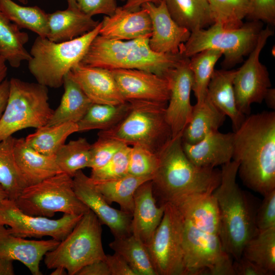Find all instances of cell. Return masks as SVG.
<instances>
[{
    "instance_id": "obj_1",
    "label": "cell",
    "mask_w": 275,
    "mask_h": 275,
    "mask_svg": "<svg viewBox=\"0 0 275 275\" xmlns=\"http://www.w3.org/2000/svg\"><path fill=\"white\" fill-rule=\"evenodd\" d=\"M234 132L232 160L243 184L263 196L275 189V113L251 115Z\"/></svg>"
},
{
    "instance_id": "obj_2",
    "label": "cell",
    "mask_w": 275,
    "mask_h": 275,
    "mask_svg": "<svg viewBox=\"0 0 275 275\" xmlns=\"http://www.w3.org/2000/svg\"><path fill=\"white\" fill-rule=\"evenodd\" d=\"M159 163L152 179L158 206L195 193L213 192L221 182V171L191 162L182 148V134L172 138L158 152Z\"/></svg>"
},
{
    "instance_id": "obj_3",
    "label": "cell",
    "mask_w": 275,
    "mask_h": 275,
    "mask_svg": "<svg viewBox=\"0 0 275 275\" xmlns=\"http://www.w3.org/2000/svg\"><path fill=\"white\" fill-rule=\"evenodd\" d=\"M238 165L234 160L222 165L220 183L213 191L220 215L219 237L234 260L241 257L245 245L257 232L256 212L236 182Z\"/></svg>"
},
{
    "instance_id": "obj_4",
    "label": "cell",
    "mask_w": 275,
    "mask_h": 275,
    "mask_svg": "<svg viewBox=\"0 0 275 275\" xmlns=\"http://www.w3.org/2000/svg\"><path fill=\"white\" fill-rule=\"evenodd\" d=\"M150 37L125 41L110 39L98 35L91 42L80 63L109 70H143L165 77L183 57L181 53L154 51L149 45Z\"/></svg>"
},
{
    "instance_id": "obj_5",
    "label": "cell",
    "mask_w": 275,
    "mask_h": 275,
    "mask_svg": "<svg viewBox=\"0 0 275 275\" xmlns=\"http://www.w3.org/2000/svg\"><path fill=\"white\" fill-rule=\"evenodd\" d=\"M101 22L92 31L71 40L54 42L38 36L30 50L28 68L37 82L58 88L65 76L80 63L91 42L99 34Z\"/></svg>"
},
{
    "instance_id": "obj_6",
    "label": "cell",
    "mask_w": 275,
    "mask_h": 275,
    "mask_svg": "<svg viewBox=\"0 0 275 275\" xmlns=\"http://www.w3.org/2000/svg\"><path fill=\"white\" fill-rule=\"evenodd\" d=\"M125 118L112 128L99 131L98 135L133 146L140 145L158 153L172 139L167 122V105L150 101H132Z\"/></svg>"
},
{
    "instance_id": "obj_7",
    "label": "cell",
    "mask_w": 275,
    "mask_h": 275,
    "mask_svg": "<svg viewBox=\"0 0 275 275\" xmlns=\"http://www.w3.org/2000/svg\"><path fill=\"white\" fill-rule=\"evenodd\" d=\"M9 84L7 103L0 120V141L19 130L46 125L53 112L47 87L14 77Z\"/></svg>"
},
{
    "instance_id": "obj_8",
    "label": "cell",
    "mask_w": 275,
    "mask_h": 275,
    "mask_svg": "<svg viewBox=\"0 0 275 275\" xmlns=\"http://www.w3.org/2000/svg\"><path fill=\"white\" fill-rule=\"evenodd\" d=\"M101 223L90 210L83 214L72 231L54 249L44 256L48 269L62 267L69 275H76L84 266L104 260Z\"/></svg>"
},
{
    "instance_id": "obj_9",
    "label": "cell",
    "mask_w": 275,
    "mask_h": 275,
    "mask_svg": "<svg viewBox=\"0 0 275 275\" xmlns=\"http://www.w3.org/2000/svg\"><path fill=\"white\" fill-rule=\"evenodd\" d=\"M263 24L252 21L235 29H226L214 23L207 29L191 32L188 39L183 43L180 52L185 58L206 49L221 51L224 56L223 66L225 69L241 62L256 45Z\"/></svg>"
},
{
    "instance_id": "obj_10",
    "label": "cell",
    "mask_w": 275,
    "mask_h": 275,
    "mask_svg": "<svg viewBox=\"0 0 275 275\" xmlns=\"http://www.w3.org/2000/svg\"><path fill=\"white\" fill-rule=\"evenodd\" d=\"M15 202L26 214L48 218L57 212L83 215L90 210L76 196L72 178L63 172L25 187Z\"/></svg>"
},
{
    "instance_id": "obj_11",
    "label": "cell",
    "mask_w": 275,
    "mask_h": 275,
    "mask_svg": "<svg viewBox=\"0 0 275 275\" xmlns=\"http://www.w3.org/2000/svg\"><path fill=\"white\" fill-rule=\"evenodd\" d=\"M183 222L184 275H234L232 258L225 250L219 236Z\"/></svg>"
},
{
    "instance_id": "obj_12",
    "label": "cell",
    "mask_w": 275,
    "mask_h": 275,
    "mask_svg": "<svg viewBox=\"0 0 275 275\" xmlns=\"http://www.w3.org/2000/svg\"><path fill=\"white\" fill-rule=\"evenodd\" d=\"M164 205L162 219L146 246L157 275H184L183 219L173 204Z\"/></svg>"
},
{
    "instance_id": "obj_13",
    "label": "cell",
    "mask_w": 275,
    "mask_h": 275,
    "mask_svg": "<svg viewBox=\"0 0 275 275\" xmlns=\"http://www.w3.org/2000/svg\"><path fill=\"white\" fill-rule=\"evenodd\" d=\"M83 215H64L58 219L31 215L23 212L14 200L6 198L0 204V225L8 226L16 236L41 238L49 236L61 241L72 231Z\"/></svg>"
},
{
    "instance_id": "obj_14",
    "label": "cell",
    "mask_w": 275,
    "mask_h": 275,
    "mask_svg": "<svg viewBox=\"0 0 275 275\" xmlns=\"http://www.w3.org/2000/svg\"><path fill=\"white\" fill-rule=\"evenodd\" d=\"M273 31L268 26L260 33L256 46L244 63L236 70L233 87L236 106L243 115H249L254 103H261L271 87L268 71L260 61V54Z\"/></svg>"
},
{
    "instance_id": "obj_15",
    "label": "cell",
    "mask_w": 275,
    "mask_h": 275,
    "mask_svg": "<svg viewBox=\"0 0 275 275\" xmlns=\"http://www.w3.org/2000/svg\"><path fill=\"white\" fill-rule=\"evenodd\" d=\"M189 58L183 57L166 75L170 96L165 111L167 122L170 128L172 138L181 135L188 123L193 105L190 93L193 75L189 65Z\"/></svg>"
},
{
    "instance_id": "obj_16",
    "label": "cell",
    "mask_w": 275,
    "mask_h": 275,
    "mask_svg": "<svg viewBox=\"0 0 275 275\" xmlns=\"http://www.w3.org/2000/svg\"><path fill=\"white\" fill-rule=\"evenodd\" d=\"M72 179L76 196L94 212L101 224L108 227L114 238L131 234V214L111 207L90 177L81 170L76 172Z\"/></svg>"
},
{
    "instance_id": "obj_17",
    "label": "cell",
    "mask_w": 275,
    "mask_h": 275,
    "mask_svg": "<svg viewBox=\"0 0 275 275\" xmlns=\"http://www.w3.org/2000/svg\"><path fill=\"white\" fill-rule=\"evenodd\" d=\"M111 71L126 101L168 104L170 91L166 77L137 69H118Z\"/></svg>"
},
{
    "instance_id": "obj_18",
    "label": "cell",
    "mask_w": 275,
    "mask_h": 275,
    "mask_svg": "<svg viewBox=\"0 0 275 275\" xmlns=\"http://www.w3.org/2000/svg\"><path fill=\"white\" fill-rule=\"evenodd\" d=\"M141 8L148 12L151 19L152 32L149 40L150 48L158 53H180V47L188 39L191 32L172 18L164 0L157 5L145 3Z\"/></svg>"
},
{
    "instance_id": "obj_19",
    "label": "cell",
    "mask_w": 275,
    "mask_h": 275,
    "mask_svg": "<svg viewBox=\"0 0 275 275\" xmlns=\"http://www.w3.org/2000/svg\"><path fill=\"white\" fill-rule=\"evenodd\" d=\"M59 243L53 238L35 240L16 236L5 226L0 225V259L19 261L33 275L42 274L40 269L41 260Z\"/></svg>"
},
{
    "instance_id": "obj_20",
    "label": "cell",
    "mask_w": 275,
    "mask_h": 275,
    "mask_svg": "<svg viewBox=\"0 0 275 275\" xmlns=\"http://www.w3.org/2000/svg\"><path fill=\"white\" fill-rule=\"evenodd\" d=\"M70 73L93 103L117 105L126 102L111 70L79 63Z\"/></svg>"
},
{
    "instance_id": "obj_21",
    "label": "cell",
    "mask_w": 275,
    "mask_h": 275,
    "mask_svg": "<svg viewBox=\"0 0 275 275\" xmlns=\"http://www.w3.org/2000/svg\"><path fill=\"white\" fill-rule=\"evenodd\" d=\"M171 203L177 208L184 221L200 231L219 236L220 215L213 192L190 194Z\"/></svg>"
},
{
    "instance_id": "obj_22",
    "label": "cell",
    "mask_w": 275,
    "mask_h": 275,
    "mask_svg": "<svg viewBox=\"0 0 275 275\" xmlns=\"http://www.w3.org/2000/svg\"><path fill=\"white\" fill-rule=\"evenodd\" d=\"M234 147V132L224 133L216 130L197 143L182 142L183 151L189 160L196 166L204 168H214L231 161Z\"/></svg>"
},
{
    "instance_id": "obj_23",
    "label": "cell",
    "mask_w": 275,
    "mask_h": 275,
    "mask_svg": "<svg viewBox=\"0 0 275 275\" xmlns=\"http://www.w3.org/2000/svg\"><path fill=\"white\" fill-rule=\"evenodd\" d=\"M165 205L158 206L153 195L151 180L141 184L134 194L131 221V234L146 245L151 240L163 215Z\"/></svg>"
},
{
    "instance_id": "obj_24",
    "label": "cell",
    "mask_w": 275,
    "mask_h": 275,
    "mask_svg": "<svg viewBox=\"0 0 275 275\" xmlns=\"http://www.w3.org/2000/svg\"><path fill=\"white\" fill-rule=\"evenodd\" d=\"M151 32V19L145 9L130 11L117 7L113 14L103 17L99 35L110 39L131 40L150 37Z\"/></svg>"
},
{
    "instance_id": "obj_25",
    "label": "cell",
    "mask_w": 275,
    "mask_h": 275,
    "mask_svg": "<svg viewBox=\"0 0 275 275\" xmlns=\"http://www.w3.org/2000/svg\"><path fill=\"white\" fill-rule=\"evenodd\" d=\"M14 154L26 186L62 172L56 163L55 155L37 151L26 144L24 138H15Z\"/></svg>"
},
{
    "instance_id": "obj_26",
    "label": "cell",
    "mask_w": 275,
    "mask_h": 275,
    "mask_svg": "<svg viewBox=\"0 0 275 275\" xmlns=\"http://www.w3.org/2000/svg\"><path fill=\"white\" fill-rule=\"evenodd\" d=\"M99 22L79 9L58 10L47 14V38L54 42L71 40L92 31Z\"/></svg>"
},
{
    "instance_id": "obj_27",
    "label": "cell",
    "mask_w": 275,
    "mask_h": 275,
    "mask_svg": "<svg viewBox=\"0 0 275 275\" xmlns=\"http://www.w3.org/2000/svg\"><path fill=\"white\" fill-rule=\"evenodd\" d=\"M236 70H215L209 83L207 98L226 116L231 120L234 132L245 119L238 109L235 100L233 80Z\"/></svg>"
},
{
    "instance_id": "obj_28",
    "label": "cell",
    "mask_w": 275,
    "mask_h": 275,
    "mask_svg": "<svg viewBox=\"0 0 275 275\" xmlns=\"http://www.w3.org/2000/svg\"><path fill=\"white\" fill-rule=\"evenodd\" d=\"M64 92L58 107L53 111L47 126L67 122L77 123L93 103L72 76L70 71L65 76Z\"/></svg>"
},
{
    "instance_id": "obj_29",
    "label": "cell",
    "mask_w": 275,
    "mask_h": 275,
    "mask_svg": "<svg viewBox=\"0 0 275 275\" xmlns=\"http://www.w3.org/2000/svg\"><path fill=\"white\" fill-rule=\"evenodd\" d=\"M226 116L206 97L193 106L190 120L182 134V141L190 144L197 143L209 133L218 130Z\"/></svg>"
},
{
    "instance_id": "obj_30",
    "label": "cell",
    "mask_w": 275,
    "mask_h": 275,
    "mask_svg": "<svg viewBox=\"0 0 275 275\" xmlns=\"http://www.w3.org/2000/svg\"><path fill=\"white\" fill-rule=\"evenodd\" d=\"M175 21L190 32L214 23L208 0H164Z\"/></svg>"
},
{
    "instance_id": "obj_31",
    "label": "cell",
    "mask_w": 275,
    "mask_h": 275,
    "mask_svg": "<svg viewBox=\"0 0 275 275\" xmlns=\"http://www.w3.org/2000/svg\"><path fill=\"white\" fill-rule=\"evenodd\" d=\"M20 29L0 9V53L13 68H18L31 58L24 46L29 36Z\"/></svg>"
},
{
    "instance_id": "obj_32",
    "label": "cell",
    "mask_w": 275,
    "mask_h": 275,
    "mask_svg": "<svg viewBox=\"0 0 275 275\" xmlns=\"http://www.w3.org/2000/svg\"><path fill=\"white\" fill-rule=\"evenodd\" d=\"M152 179L150 176H136L128 174L116 180L93 182L109 204L117 203L120 210L132 215L135 190L143 183Z\"/></svg>"
},
{
    "instance_id": "obj_33",
    "label": "cell",
    "mask_w": 275,
    "mask_h": 275,
    "mask_svg": "<svg viewBox=\"0 0 275 275\" xmlns=\"http://www.w3.org/2000/svg\"><path fill=\"white\" fill-rule=\"evenodd\" d=\"M130 108L131 103L129 101L117 105L92 103L77 123L78 132L108 130L120 122Z\"/></svg>"
},
{
    "instance_id": "obj_34",
    "label": "cell",
    "mask_w": 275,
    "mask_h": 275,
    "mask_svg": "<svg viewBox=\"0 0 275 275\" xmlns=\"http://www.w3.org/2000/svg\"><path fill=\"white\" fill-rule=\"evenodd\" d=\"M78 132L76 123L67 122L44 126L24 138L26 144L37 151L47 155H55L65 144L68 137Z\"/></svg>"
},
{
    "instance_id": "obj_35",
    "label": "cell",
    "mask_w": 275,
    "mask_h": 275,
    "mask_svg": "<svg viewBox=\"0 0 275 275\" xmlns=\"http://www.w3.org/2000/svg\"><path fill=\"white\" fill-rule=\"evenodd\" d=\"M0 9L20 28L29 30L38 36L47 38V14L38 6H23L12 0H0Z\"/></svg>"
},
{
    "instance_id": "obj_36",
    "label": "cell",
    "mask_w": 275,
    "mask_h": 275,
    "mask_svg": "<svg viewBox=\"0 0 275 275\" xmlns=\"http://www.w3.org/2000/svg\"><path fill=\"white\" fill-rule=\"evenodd\" d=\"M109 246L121 255L138 275H157L146 245L132 234L114 238Z\"/></svg>"
},
{
    "instance_id": "obj_37",
    "label": "cell",
    "mask_w": 275,
    "mask_h": 275,
    "mask_svg": "<svg viewBox=\"0 0 275 275\" xmlns=\"http://www.w3.org/2000/svg\"><path fill=\"white\" fill-rule=\"evenodd\" d=\"M14 140L11 136L0 141V184L8 198L15 201L26 185L15 160Z\"/></svg>"
},
{
    "instance_id": "obj_38",
    "label": "cell",
    "mask_w": 275,
    "mask_h": 275,
    "mask_svg": "<svg viewBox=\"0 0 275 275\" xmlns=\"http://www.w3.org/2000/svg\"><path fill=\"white\" fill-rule=\"evenodd\" d=\"M242 256L268 272H275V227L256 233L245 245Z\"/></svg>"
},
{
    "instance_id": "obj_39",
    "label": "cell",
    "mask_w": 275,
    "mask_h": 275,
    "mask_svg": "<svg viewBox=\"0 0 275 275\" xmlns=\"http://www.w3.org/2000/svg\"><path fill=\"white\" fill-rule=\"evenodd\" d=\"M222 53L215 49H206L189 58V65L193 75L192 90L197 103L203 102L207 95V88L215 70L214 67Z\"/></svg>"
},
{
    "instance_id": "obj_40",
    "label": "cell",
    "mask_w": 275,
    "mask_h": 275,
    "mask_svg": "<svg viewBox=\"0 0 275 275\" xmlns=\"http://www.w3.org/2000/svg\"><path fill=\"white\" fill-rule=\"evenodd\" d=\"M91 147V144L84 138L65 143L55 154L61 171L73 178L78 171L90 168Z\"/></svg>"
},
{
    "instance_id": "obj_41",
    "label": "cell",
    "mask_w": 275,
    "mask_h": 275,
    "mask_svg": "<svg viewBox=\"0 0 275 275\" xmlns=\"http://www.w3.org/2000/svg\"><path fill=\"white\" fill-rule=\"evenodd\" d=\"M214 23L226 29L243 24V20L251 11V0H208Z\"/></svg>"
},
{
    "instance_id": "obj_42",
    "label": "cell",
    "mask_w": 275,
    "mask_h": 275,
    "mask_svg": "<svg viewBox=\"0 0 275 275\" xmlns=\"http://www.w3.org/2000/svg\"><path fill=\"white\" fill-rule=\"evenodd\" d=\"M131 146L124 145L103 166L92 170L90 178L94 182L116 180L128 174Z\"/></svg>"
},
{
    "instance_id": "obj_43",
    "label": "cell",
    "mask_w": 275,
    "mask_h": 275,
    "mask_svg": "<svg viewBox=\"0 0 275 275\" xmlns=\"http://www.w3.org/2000/svg\"><path fill=\"white\" fill-rule=\"evenodd\" d=\"M159 163L158 153L140 145L131 146L128 174L136 176H150L152 178Z\"/></svg>"
},
{
    "instance_id": "obj_44",
    "label": "cell",
    "mask_w": 275,
    "mask_h": 275,
    "mask_svg": "<svg viewBox=\"0 0 275 275\" xmlns=\"http://www.w3.org/2000/svg\"><path fill=\"white\" fill-rule=\"evenodd\" d=\"M124 145L114 139L98 135L96 141L91 145V170L99 168L105 164Z\"/></svg>"
},
{
    "instance_id": "obj_45",
    "label": "cell",
    "mask_w": 275,
    "mask_h": 275,
    "mask_svg": "<svg viewBox=\"0 0 275 275\" xmlns=\"http://www.w3.org/2000/svg\"><path fill=\"white\" fill-rule=\"evenodd\" d=\"M263 197L255 214V222L257 231L275 227V189Z\"/></svg>"
},
{
    "instance_id": "obj_46",
    "label": "cell",
    "mask_w": 275,
    "mask_h": 275,
    "mask_svg": "<svg viewBox=\"0 0 275 275\" xmlns=\"http://www.w3.org/2000/svg\"><path fill=\"white\" fill-rule=\"evenodd\" d=\"M252 21H259L274 25L275 0H251V11L247 17Z\"/></svg>"
},
{
    "instance_id": "obj_47",
    "label": "cell",
    "mask_w": 275,
    "mask_h": 275,
    "mask_svg": "<svg viewBox=\"0 0 275 275\" xmlns=\"http://www.w3.org/2000/svg\"><path fill=\"white\" fill-rule=\"evenodd\" d=\"M76 2L78 9L92 17L98 14L112 15L117 8L115 0H76Z\"/></svg>"
},
{
    "instance_id": "obj_48",
    "label": "cell",
    "mask_w": 275,
    "mask_h": 275,
    "mask_svg": "<svg viewBox=\"0 0 275 275\" xmlns=\"http://www.w3.org/2000/svg\"><path fill=\"white\" fill-rule=\"evenodd\" d=\"M104 261L111 275H138L124 258L117 253L106 255Z\"/></svg>"
},
{
    "instance_id": "obj_49",
    "label": "cell",
    "mask_w": 275,
    "mask_h": 275,
    "mask_svg": "<svg viewBox=\"0 0 275 275\" xmlns=\"http://www.w3.org/2000/svg\"><path fill=\"white\" fill-rule=\"evenodd\" d=\"M232 267L234 275H269L265 269L242 256L233 261Z\"/></svg>"
},
{
    "instance_id": "obj_50",
    "label": "cell",
    "mask_w": 275,
    "mask_h": 275,
    "mask_svg": "<svg viewBox=\"0 0 275 275\" xmlns=\"http://www.w3.org/2000/svg\"><path fill=\"white\" fill-rule=\"evenodd\" d=\"M76 275H111L104 260L97 261L81 268Z\"/></svg>"
},
{
    "instance_id": "obj_51",
    "label": "cell",
    "mask_w": 275,
    "mask_h": 275,
    "mask_svg": "<svg viewBox=\"0 0 275 275\" xmlns=\"http://www.w3.org/2000/svg\"><path fill=\"white\" fill-rule=\"evenodd\" d=\"M9 80L7 78L0 85V120L6 106L9 93Z\"/></svg>"
},
{
    "instance_id": "obj_52",
    "label": "cell",
    "mask_w": 275,
    "mask_h": 275,
    "mask_svg": "<svg viewBox=\"0 0 275 275\" xmlns=\"http://www.w3.org/2000/svg\"><path fill=\"white\" fill-rule=\"evenodd\" d=\"M162 1L163 0H126V3L122 7L130 11H135L140 10L142 6L145 3H151L157 5Z\"/></svg>"
},
{
    "instance_id": "obj_53",
    "label": "cell",
    "mask_w": 275,
    "mask_h": 275,
    "mask_svg": "<svg viewBox=\"0 0 275 275\" xmlns=\"http://www.w3.org/2000/svg\"><path fill=\"white\" fill-rule=\"evenodd\" d=\"M13 261L0 259V275H14Z\"/></svg>"
},
{
    "instance_id": "obj_54",
    "label": "cell",
    "mask_w": 275,
    "mask_h": 275,
    "mask_svg": "<svg viewBox=\"0 0 275 275\" xmlns=\"http://www.w3.org/2000/svg\"><path fill=\"white\" fill-rule=\"evenodd\" d=\"M264 100L269 107L275 109V89L274 88L270 87L267 90Z\"/></svg>"
},
{
    "instance_id": "obj_55",
    "label": "cell",
    "mask_w": 275,
    "mask_h": 275,
    "mask_svg": "<svg viewBox=\"0 0 275 275\" xmlns=\"http://www.w3.org/2000/svg\"><path fill=\"white\" fill-rule=\"evenodd\" d=\"M7 61L0 53V85L6 79L8 68Z\"/></svg>"
},
{
    "instance_id": "obj_56",
    "label": "cell",
    "mask_w": 275,
    "mask_h": 275,
    "mask_svg": "<svg viewBox=\"0 0 275 275\" xmlns=\"http://www.w3.org/2000/svg\"><path fill=\"white\" fill-rule=\"evenodd\" d=\"M51 275H66L68 274L67 270L62 267H57L53 269L50 273Z\"/></svg>"
},
{
    "instance_id": "obj_57",
    "label": "cell",
    "mask_w": 275,
    "mask_h": 275,
    "mask_svg": "<svg viewBox=\"0 0 275 275\" xmlns=\"http://www.w3.org/2000/svg\"><path fill=\"white\" fill-rule=\"evenodd\" d=\"M8 198V195L4 188L0 184V204L2 202Z\"/></svg>"
},
{
    "instance_id": "obj_58",
    "label": "cell",
    "mask_w": 275,
    "mask_h": 275,
    "mask_svg": "<svg viewBox=\"0 0 275 275\" xmlns=\"http://www.w3.org/2000/svg\"><path fill=\"white\" fill-rule=\"evenodd\" d=\"M67 1L68 5V8L74 9H78L76 0H67Z\"/></svg>"
},
{
    "instance_id": "obj_59",
    "label": "cell",
    "mask_w": 275,
    "mask_h": 275,
    "mask_svg": "<svg viewBox=\"0 0 275 275\" xmlns=\"http://www.w3.org/2000/svg\"><path fill=\"white\" fill-rule=\"evenodd\" d=\"M23 4H26L28 3V0H17Z\"/></svg>"
},
{
    "instance_id": "obj_60",
    "label": "cell",
    "mask_w": 275,
    "mask_h": 275,
    "mask_svg": "<svg viewBox=\"0 0 275 275\" xmlns=\"http://www.w3.org/2000/svg\"><path fill=\"white\" fill-rule=\"evenodd\" d=\"M121 1H124V0H121Z\"/></svg>"
}]
</instances>
